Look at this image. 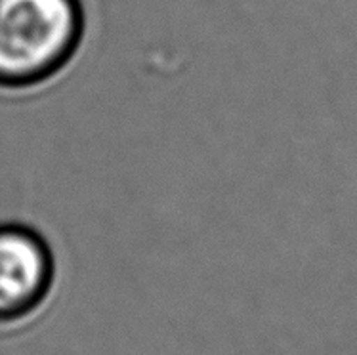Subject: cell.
<instances>
[{"label": "cell", "mask_w": 357, "mask_h": 355, "mask_svg": "<svg viewBox=\"0 0 357 355\" xmlns=\"http://www.w3.org/2000/svg\"><path fill=\"white\" fill-rule=\"evenodd\" d=\"M84 33L82 0H0V92H33L58 79Z\"/></svg>", "instance_id": "1"}, {"label": "cell", "mask_w": 357, "mask_h": 355, "mask_svg": "<svg viewBox=\"0 0 357 355\" xmlns=\"http://www.w3.org/2000/svg\"><path fill=\"white\" fill-rule=\"evenodd\" d=\"M56 281V256L31 225L0 224V325L27 319L40 310Z\"/></svg>", "instance_id": "2"}]
</instances>
